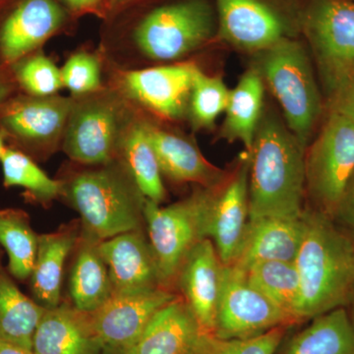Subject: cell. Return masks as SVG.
Returning a JSON list of instances; mask_svg holds the SVG:
<instances>
[{"instance_id":"cell-1","label":"cell","mask_w":354,"mask_h":354,"mask_svg":"<svg viewBox=\"0 0 354 354\" xmlns=\"http://www.w3.org/2000/svg\"><path fill=\"white\" fill-rule=\"evenodd\" d=\"M305 152L306 149L274 114H263L248 152L249 220L302 216Z\"/></svg>"},{"instance_id":"cell-2","label":"cell","mask_w":354,"mask_h":354,"mask_svg":"<svg viewBox=\"0 0 354 354\" xmlns=\"http://www.w3.org/2000/svg\"><path fill=\"white\" fill-rule=\"evenodd\" d=\"M295 260L300 279V322L348 306L354 293V242L329 216L305 206Z\"/></svg>"},{"instance_id":"cell-3","label":"cell","mask_w":354,"mask_h":354,"mask_svg":"<svg viewBox=\"0 0 354 354\" xmlns=\"http://www.w3.org/2000/svg\"><path fill=\"white\" fill-rule=\"evenodd\" d=\"M113 162L60 180L62 196L80 214L81 232L97 241L142 230L145 223L146 198L125 167Z\"/></svg>"},{"instance_id":"cell-4","label":"cell","mask_w":354,"mask_h":354,"mask_svg":"<svg viewBox=\"0 0 354 354\" xmlns=\"http://www.w3.org/2000/svg\"><path fill=\"white\" fill-rule=\"evenodd\" d=\"M261 55L258 69L281 104L288 129L306 149L322 111L306 50L301 44L286 37Z\"/></svg>"},{"instance_id":"cell-5","label":"cell","mask_w":354,"mask_h":354,"mask_svg":"<svg viewBox=\"0 0 354 354\" xmlns=\"http://www.w3.org/2000/svg\"><path fill=\"white\" fill-rule=\"evenodd\" d=\"M209 194L211 187H198L189 197L167 207L146 199L144 218L162 288L174 290L186 256L207 239Z\"/></svg>"},{"instance_id":"cell-6","label":"cell","mask_w":354,"mask_h":354,"mask_svg":"<svg viewBox=\"0 0 354 354\" xmlns=\"http://www.w3.org/2000/svg\"><path fill=\"white\" fill-rule=\"evenodd\" d=\"M354 174V121L330 113L308 152H305L307 207L332 218Z\"/></svg>"},{"instance_id":"cell-7","label":"cell","mask_w":354,"mask_h":354,"mask_svg":"<svg viewBox=\"0 0 354 354\" xmlns=\"http://www.w3.org/2000/svg\"><path fill=\"white\" fill-rule=\"evenodd\" d=\"M302 24L330 99L354 76V0H309Z\"/></svg>"},{"instance_id":"cell-8","label":"cell","mask_w":354,"mask_h":354,"mask_svg":"<svg viewBox=\"0 0 354 354\" xmlns=\"http://www.w3.org/2000/svg\"><path fill=\"white\" fill-rule=\"evenodd\" d=\"M216 23L207 0H183L149 13L135 30V43L152 59L174 60L206 44Z\"/></svg>"},{"instance_id":"cell-9","label":"cell","mask_w":354,"mask_h":354,"mask_svg":"<svg viewBox=\"0 0 354 354\" xmlns=\"http://www.w3.org/2000/svg\"><path fill=\"white\" fill-rule=\"evenodd\" d=\"M73 104L71 99L57 95H13L0 106V131L9 147L41 160L64 141Z\"/></svg>"},{"instance_id":"cell-10","label":"cell","mask_w":354,"mask_h":354,"mask_svg":"<svg viewBox=\"0 0 354 354\" xmlns=\"http://www.w3.org/2000/svg\"><path fill=\"white\" fill-rule=\"evenodd\" d=\"M297 324L247 279L239 266L223 264L214 335L246 339Z\"/></svg>"},{"instance_id":"cell-11","label":"cell","mask_w":354,"mask_h":354,"mask_svg":"<svg viewBox=\"0 0 354 354\" xmlns=\"http://www.w3.org/2000/svg\"><path fill=\"white\" fill-rule=\"evenodd\" d=\"M120 121L118 104L108 97L74 102L62 141L65 153L81 165L111 164L122 136Z\"/></svg>"},{"instance_id":"cell-12","label":"cell","mask_w":354,"mask_h":354,"mask_svg":"<svg viewBox=\"0 0 354 354\" xmlns=\"http://www.w3.org/2000/svg\"><path fill=\"white\" fill-rule=\"evenodd\" d=\"M249 167L250 156L246 152L237 169L211 187L207 239L213 242L225 265L234 264L245 239L249 223Z\"/></svg>"},{"instance_id":"cell-13","label":"cell","mask_w":354,"mask_h":354,"mask_svg":"<svg viewBox=\"0 0 354 354\" xmlns=\"http://www.w3.org/2000/svg\"><path fill=\"white\" fill-rule=\"evenodd\" d=\"M180 295L164 288L113 295L91 313L104 351L118 353L138 339L158 310Z\"/></svg>"},{"instance_id":"cell-14","label":"cell","mask_w":354,"mask_h":354,"mask_svg":"<svg viewBox=\"0 0 354 354\" xmlns=\"http://www.w3.org/2000/svg\"><path fill=\"white\" fill-rule=\"evenodd\" d=\"M221 39L239 50L263 53L286 38L288 25L264 0H216Z\"/></svg>"},{"instance_id":"cell-15","label":"cell","mask_w":354,"mask_h":354,"mask_svg":"<svg viewBox=\"0 0 354 354\" xmlns=\"http://www.w3.org/2000/svg\"><path fill=\"white\" fill-rule=\"evenodd\" d=\"M194 64H174L133 70L123 76L130 97L153 113L176 120L189 108Z\"/></svg>"},{"instance_id":"cell-16","label":"cell","mask_w":354,"mask_h":354,"mask_svg":"<svg viewBox=\"0 0 354 354\" xmlns=\"http://www.w3.org/2000/svg\"><path fill=\"white\" fill-rule=\"evenodd\" d=\"M64 19L55 0H21L0 25V66L9 67L35 53Z\"/></svg>"},{"instance_id":"cell-17","label":"cell","mask_w":354,"mask_h":354,"mask_svg":"<svg viewBox=\"0 0 354 354\" xmlns=\"http://www.w3.org/2000/svg\"><path fill=\"white\" fill-rule=\"evenodd\" d=\"M223 263L211 239L191 249L177 274L176 286L192 310L202 333L214 334Z\"/></svg>"},{"instance_id":"cell-18","label":"cell","mask_w":354,"mask_h":354,"mask_svg":"<svg viewBox=\"0 0 354 354\" xmlns=\"http://www.w3.org/2000/svg\"><path fill=\"white\" fill-rule=\"evenodd\" d=\"M97 249L108 267L113 295L162 288L152 247L142 230L100 241Z\"/></svg>"},{"instance_id":"cell-19","label":"cell","mask_w":354,"mask_h":354,"mask_svg":"<svg viewBox=\"0 0 354 354\" xmlns=\"http://www.w3.org/2000/svg\"><path fill=\"white\" fill-rule=\"evenodd\" d=\"M90 313L62 304L46 309L34 337V354H101Z\"/></svg>"},{"instance_id":"cell-20","label":"cell","mask_w":354,"mask_h":354,"mask_svg":"<svg viewBox=\"0 0 354 354\" xmlns=\"http://www.w3.org/2000/svg\"><path fill=\"white\" fill-rule=\"evenodd\" d=\"M145 123L162 174L169 180L195 183L198 187H213L227 176L225 171L208 162L194 142Z\"/></svg>"},{"instance_id":"cell-21","label":"cell","mask_w":354,"mask_h":354,"mask_svg":"<svg viewBox=\"0 0 354 354\" xmlns=\"http://www.w3.org/2000/svg\"><path fill=\"white\" fill-rule=\"evenodd\" d=\"M201 333L192 310L179 297L158 310L138 339L118 354H189Z\"/></svg>"},{"instance_id":"cell-22","label":"cell","mask_w":354,"mask_h":354,"mask_svg":"<svg viewBox=\"0 0 354 354\" xmlns=\"http://www.w3.org/2000/svg\"><path fill=\"white\" fill-rule=\"evenodd\" d=\"M304 232V214L297 218L265 216L249 220L241 253L234 264L245 269L264 261L295 262Z\"/></svg>"},{"instance_id":"cell-23","label":"cell","mask_w":354,"mask_h":354,"mask_svg":"<svg viewBox=\"0 0 354 354\" xmlns=\"http://www.w3.org/2000/svg\"><path fill=\"white\" fill-rule=\"evenodd\" d=\"M81 230L79 223L64 225L57 232L39 235L36 260L31 274L35 301L46 309L60 304L65 261L75 249Z\"/></svg>"},{"instance_id":"cell-24","label":"cell","mask_w":354,"mask_h":354,"mask_svg":"<svg viewBox=\"0 0 354 354\" xmlns=\"http://www.w3.org/2000/svg\"><path fill=\"white\" fill-rule=\"evenodd\" d=\"M99 242L81 232L70 274L73 306L85 313H94L113 297L108 267L97 249Z\"/></svg>"},{"instance_id":"cell-25","label":"cell","mask_w":354,"mask_h":354,"mask_svg":"<svg viewBox=\"0 0 354 354\" xmlns=\"http://www.w3.org/2000/svg\"><path fill=\"white\" fill-rule=\"evenodd\" d=\"M278 354H354V328L346 307L311 319Z\"/></svg>"},{"instance_id":"cell-26","label":"cell","mask_w":354,"mask_h":354,"mask_svg":"<svg viewBox=\"0 0 354 354\" xmlns=\"http://www.w3.org/2000/svg\"><path fill=\"white\" fill-rule=\"evenodd\" d=\"M263 97L262 74L257 67H253L230 91L221 136L228 141L241 142L246 152H250L262 118Z\"/></svg>"},{"instance_id":"cell-27","label":"cell","mask_w":354,"mask_h":354,"mask_svg":"<svg viewBox=\"0 0 354 354\" xmlns=\"http://www.w3.org/2000/svg\"><path fill=\"white\" fill-rule=\"evenodd\" d=\"M46 308L25 295L2 265L0 249V341L30 349Z\"/></svg>"},{"instance_id":"cell-28","label":"cell","mask_w":354,"mask_h":354,"mask_svg":"<svg viewBox=\"0 0 354 354\" xmlns=\"http://www.w3.org/2000/svg\"><path fill=\"white\" fill-rule=\"evenodd\" d=\"M118 151L124 160L125 169L143 196L158 204L164 202L167 191L145 122H134L122 133Z\"/></svg>"},{"instance_id":"cell-29","label":"cell","mask_w":354,"mask_h":354,"mask_svg":"<svg viewBox=\"0 0 354 354\" xmlns=\"http://www.w3.org/2000/svg\"><path fill=\"white\" fill-rule=\"evenodd\" d=\"M247 279L295 321L299 323L300 279L295 262L264 261L245 269Z\"/></svg>"},{"instance_id":"cell-30","label":"cell","mask_w":354,"mask_h":354,"mask_svg":"<svg viewBox=\"0 0 354 354\" xmlns=\"http://www.w3.org/2000/svg\"><path fill=\"white\" fill-rule=\"evenodd\" d=\"M38 239L25 211L0 209V245L8 255L7 271L18 281H27L31 277Z\"/></svg>"},{"instance_id":"cell-31","label":"cell","mask_w":354,"mask_h":354,"mask_svg":"<svg viewBox=\"0 0 354 354\" xmlns=\"http://www.w3.org/2000/svg\"><path fill=\"white\" fill-rule=\"evenodd\" d=\"M0 162L3 172L4 187L19 186L24 188L23 196L28 202L46 206L62 196L60 180L50 178L36 164L34 158L25 153L7 146Z\"/></svg>"},{"instance_id":"cell-32","label":"cell","mask_w":354,"mask_h":354,"mask_svg":"<svg viewBox=\"0 0 354 354\" xmlns=\"http://www.w3.org/2000/svg\"><path fill=\"white\" fill-rule=\"evenodd\" d=\"M230 93L220 77L207 75L195 65L188 108L193 127L196 129L213 127L227 109Z\"/></svg>"},{"instance_id":"cell-33","label":"cell","mask_w":354,"mask_h":354,"mask_svg":"<svg viewBox=\"0 0 354 354\" xmlns=\"http://www.w3.org/2000/svg\"><path fill=\"white\" fill-rule=\"evenodd\" d=\"M14 80L26 95L50 97L57 95L62 85V71L44 53H35L9 66Z\"/></svg>"},{"instance_id":"cell-34","label":"cell","mask_w":354,"mask_h":354,"mask_svg":"<svg viewBox=\"0 0 354 354\" xmlns=\"http://www.w3.org/2000/svg\"><path fill=\"white\" fill-rule=\"evenodd\" d=\"M288 327H279L246 339H225L201 333L189 354H276Z\"/></svg>"},{"instance_id":"cell-35","label":"cell","mask_w":354,"mask_h":354,"mask_svg":"<svg viewBox=\"0 0 354 354\" xmlns=\"http://www.w3.org/2000/svg\"><path fill=\"white\" fill-rule=\"evenodd\" d=\"M60 71L62 85L74 95H92L101 88V66L90 53L71 55Z\"/></svg>"},{"instance_id":"cell-36","label":"cell","mask_w":354,"mask_h":354,"mask_svg":"<svg viewBox=\"0 0 354 354\" xmlns=\"http://www.w3.org/2000/svg\"><path fill=\"white\" fill-rule=\"evenodd\" d=\"M330 220L335 227L354 242V174Z\"/></svg>"},{"instance_id":"cell-37","label":"cell","mask_w":354,"mask_h":354,"mask_svg":"<svg viewBox=\"0 0 354 354\" xmlns=\"http://www.w3.org/2000/svg\"><path fill=\"white\" fill-rule=\"evenodd\" d=\"M330 113H337L354 121V76L330 99Z\"/></svg>"},{"instance_id":"cell-38","label":"cell","mask_w":354,"mask_h":354,"mask_svg":"<svg viewBox=\"0 0 354 354\" xmlns=\"http://www.w3.org/2000/svg\"><path fill=\"white\" fill-rule=\"evenodd\" d=\"M17 87L9 67L0 66V106L15 95Z\"/></svg>"},{"instance_id":"cell-39","label":"cell","mask_w":354,"mask_h":354,"mask_svg":"<svg viewBox=\"0 0 354 354\" xmlns=\"http://www.w3.org/2000/svg\"><path fill=\"white\" fill-rule=\"evenodd\" d=\"M0 354H34L30 349L21 348L10 342L0 341Z\"/></svg>"},{"instance_id":"cell-40","label":"cell","mask_w":354,"mask_h":354,"mask_svg":"<svg viewBox=\"0 0 354 354\" xmlns=\"http://www.w3.org/2000/svg\"><path fill=\"white\" fill-rule=\"evenodd\" d=\"M64 1L72 9L82 10V9L95 6L99 2V0H64Z\"/></svg>"},{"instance_id":"cell-41","label":"cell","mask_w":354,"mask_h":354,"mask_svg":"<svg viewBox=\"0 0 354 354\" xmlns=\"http://www.w3.org/2000/svg\"><path fill=\"white\" fill-rule=\"evenodd\" d=\"M346 310H348L349 318H351V324H353L354 328V293L348 306H346Z\"/></svg>"},{"instance_id":"cell-42","label":"cell","mask_w":354,"mask_h":354,"mask_svg":"<svg viewBox=\"0 0 354 354\" xmlns=\"http://www.w3.org/2000/svg\"><path fill=\"white\" fill-rule=\"evenodd\" d=\"M6 135L3 134V132L0 131V158H1L2 153L6 149Z\"/></svg>"},{"instance_id":"cell-43","label":"cell","mask_w":354,"mask_h":354,"mask_svg":"<svg viewBox=\"0 0 354 354\" xmlns=\"http://www.w3.org/2000/svg\"><path fill=\"white\" fill-rule=\"evenodd\" d=\"M115 3H121V2H125L127 1V0H113Z\"/></svg>"}]
</instances>
